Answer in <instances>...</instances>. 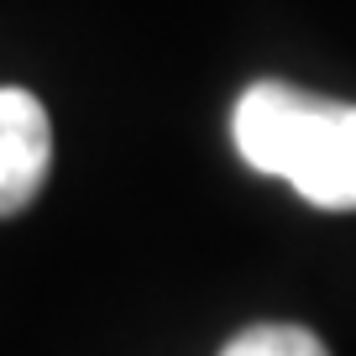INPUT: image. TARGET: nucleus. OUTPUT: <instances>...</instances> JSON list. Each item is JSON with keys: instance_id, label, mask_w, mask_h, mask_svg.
<instances>
[{"instance_id": "nucleus-3", "label": "nucleus", "mask_w": 356, "mask_h": 356, "mask_svg": "<svg viewBox=\"0 0 356 356\" xmlns=\"http://www.w3.org/2000/svg\"><path fill=\"white\" fill-rule=\"evenodd\" d=\"M220 356H330L325 341L304 325H246Z\"/></svg>"}, {"instance_id": "nucleus-2", "label": "nucleus", "mask_w": 356, "mask_h": 356, "mask_svg": "<svg viewBox=\"0 0 356 356\" xmlns=\"http://www.w3.org/2000/svg\"><path fill=\"white\" fill-rule=\"evenodd\" d=\"M53 168V121L32 89H0V220L42 194Z\"/></svg>"}, {"instance_id": "nucleus-1", "label": "nucleus", "mask_w": 356, "mask_h": 356, "mask_svg": "<svg viewBox=\"0 0 356 356\" xmlns=\"http://www.w3.org/2000/svg\"><path fill=\"white\" fill-rule=\"evenodd\" d=\"M231 136L246 168L293 184L320 210H356V105L262 79L236 100Z\"/></svg>"}]
</instances>
